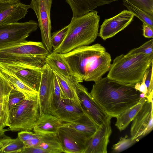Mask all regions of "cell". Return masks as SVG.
Here are the masks:
<instances>
[{
    "label": "cell",
    "mask_w": 153,
    "mask_h": 153,
    "mask_svg": "<svg viewBox=\"0 0 153 153\" xmlns=\"http://www.w3.org/2000/svg\"><path fill=\"white\" fill-rule=\"evenodd\" d=\"M38 27V23L33 20L0 25V48L25 41Z\"/></svg>",
    "instance_id": "obj_6"
},
{
    "label": "cell",
    "mask_w": 153,
    "mask_h": 153,
    "mask_svg": "<svg viewBox=\"0 0 153 153\" xmlns=\"http://www.w3.org/2000/svg\"><path fill=\"white\" fill-rule=\"evenodd\" d=\"M25 148L24 143L18 137L12 140L6 146L0 149V153H20Z\"/></svg>",
    "instance_id": "obj_26"
},
{
    "label": "cell",
    "mask_w": 153,
    "mask_h": 153,
    "mask_svg": "<svg viewBox=\"0 0 153 153\" xmlns=\"http://www.w3.org/2000/svg\"><path fill=\"white\" fill-rule=\"evenodd\" d=\"M147 74V70L146 71L144 75L142 80L140 83V85L139 89V91L141 93H143L146 94L147 92V89L145 84V81Z\"/></svg>",
    "instance_id": "obj_37"
},
{
    "label": "cell",
    "mask_w": 153,
    "mask_h": 153,
    "mask_svg": "<svg viewBox=\"0 0 153 153\" xmlns=\"http://www.w3.org/2000/svg\"><path fill=\"white\" fill-rule=\"evenodd\" d=\"M45 63L53 71L56 72L66 79L76 82L68 63L61 54L52 52L46 57Z\"/></svg>",
    "instance_id": "obj_18"
},
{
    "label": "cell",
    "mask_w": 153,
    "mask_h": 153,
    "mask_svg": "<svg viewBox=\"0 0 153 153\" xmlns=\"http://www.w3.org/2000/svg\"><path fill=\"white\" fill-rule=\"evenodd\" d=\"M137 142V140H132L131 137L128 138L127 135L121 137L119 141L113 145L112 148L113 152H120L129 148Z\"/></svg>",
    "instance_id": "obj_27"
},
{
    "label": "cell",
    "mask_w": 153,
    "mask_h": 153,
    "mask_svg": "<svg viewBox=\"0 0 153 153\" xmlns=\"http://www.w3.org/2000/svg\"><path fill=\"white\" fill-rule=\"evenodd\" d=\"M131 3L153 16V0H129Z\"/></svg>",
    "instance_id": "obj_32"
},
{
    "label": "cell",
    "mask_w": 153,
    "mask_h": 153,
    "mask_svg": "<svg viewBox=\"0 0 153 153\" xmlns=\"http://www.w3.org/2000/svg\"><path fill=\"white\" fill-rule=\"evenodd\" d=\"M141 83H137L135 84L134 88L135 89L137 90H139V89L140 85Z\"/></svg>",
    "instance_id": "obj_41"
},
{
    "label": "cell",
    "mask_w": 153,
    "mask_h": 153,
    "mask_svg": "<svg viewBox=\"0 0 153 153\" xmlns=\"http://www.w3.org/2000/svg\"><path fill=\"white\" fill-rule=\"evenodd\" d=\"M153 39L150 40L138 48L131 50L127 54L129 55L135 54H153Z\"/></svg>",
    "instance_id": "obj_31"
},
{
    "label": "cell",
    "mask_w": 153,
    "mask_h": 153,
    "mask_svg": "<svg viewBox=\"0 0 153 153\" xmlns=\"http://www.w3.org/2000/svg\"><path fill=\"white\" fill-rule=\"evenodd\" d=\"M74 85L82 106L96 124L100 126L111 120V117L99 105L85 87L76 82Z\"/></svg>",
    "instance_id": "obj_10"
},
{
    "label": "cell",
    "mask_w": 153,
    "mask_h": 153,
    "mask_svg": "<svg viewBox=\"0 0 153 153\" xmlns=\"http://www.w3.org/2000/svg\"><path fill=\"white\" fill-rule=\"evenodd\" d=\"M153 105L147 100L132 120L130 129L131 137L132 140L138 141L152 131Z\"/></svg>",
    "instance_id": "obj_11"
},
{
    "label": "cell",
    "mask_w": 153,
    "mask_h": 153,
    "mask_svg": "<svg viewBox=\"0 0 153 153\" xmlns=\"http://www.w3.org/2000/svg\"><path fill=\"white\" fill-rule=\"evenodd\" d=\"M123 4L128 10L133 13L142 22L153 28V16L138 7L129 0H123Z\"/></svg>",
    "instance_id": "obj_25"
},
{
    "label": "cell",
    "mask_w": 153,
    "mask_h": 153,
    "mask_svg": "<svg viewBox=\"0 0 153 153\" xmlns=\"http://www.w3.org/2000/svg\"><path fill=\"white\" fill-rule=\"evenodd\" d=\"M118 0H66L72 11L73 17L88 13L97 7L109 4Z\"/></svg>",
    "instance_id": "obj_17"
},
{
    "label": "cell",
    "mask_w": 153,
    "mask_h": 153,
    "mask_svg": "<svg viewBox=\"0 0 153 153\" xmlns=\"http://www.w3.org/2000/svg\"><path fill=\"white\" fill-rule=\"evenodd\" d=\"M68 25L56 32L51 35V43L53 50L58 48L62 43L67 33Z\"/></svg>",
    "instance_id": "obj_30"
},
{
    "label": "cell",
    "mask_w": 153,
    "mask_h": 153,
    "mask_svg": "<svg viewBox=\"0 0 153 153\" xmlns=\"http://www.w3.org/2000/svg\"><path fill=\"white\" fill-rule=\"evenodd\" d=\"M145 84L147 89L146 98L149 102L153 103V63L147 69V74L145 81Z\"/></svg>",
    "instance_id": "obj_28"
},
{
    "label": "cell",
    "mask_w": 153,
    "mask_h": 153,
    "mask_svg": "<svg viewBox=\"0 0 153 153\" xmlns=\"http://www.w3.org/2000/svg\"><path fill=\"white\" fill-rule=\"evenodd\" d=\"M112 132L111 120L100 126L89 138L84 153H107V147Z\"/></svg>",
    "instance_id": "obj_15"
},
{
    "label": "cell",
    "mask_w": 153,
    "mask_h": 153,
    "mask_svg": "<svg viewBox=\"0 0 153 153\" xmlns=\"http://www.w3.org/2000/svg\"><path fill=\"white\" fill-rule=\"evenodd\" d=\"M134 16L131 12L124 10L111 18L105 19L98 36L104 40L113 37L127 27Z\"/></svg>",
    "instance_id": "obj_13"
},
{
    "label": "cell",
    "mask_w": 153,
    "mask_h": 153,
    "mask_svg": "<svg viewBox=\"0 0 153 153\" xmlns=\"http://www.w3.org/2000/svg\"><path fill=\"white\" fill-rule=\"evenodd\" d=\"M53 0H31L30 8L34 11L40 29L42 42L49 52L53 50L51 43V10Z\"/></svg>",
    "instance_id": "obj_7"
},
{
    "label": "cell",
    "mask_w": 153,
    "mask_h": 153,
    "mask_svg": "<svg viewBox=\"0 0 153 153\" xmlns=\"http://www.w3.org/2000/svg\"><path fill=\"white\" fill-rule=\"evenodd\" d=\"M8 131H9V130L8 129H4L0 128V140L2 138L5 136L4 134L5 132Z\"/></svg>",
    "instance_id": "obj_40"
},
{
    "label": "cell",
    "mask_w": 153,
    "mask_h": 153,
    "mask_svg": "<svg viewBox=\"0 0 153 153\" xmlns=\"http://www.w3.org/2000/svg\"><path fill=\"white\" fill-rule=\"evenodd\" d=\"M61 54L69 66L75 81L79 83L97 81L108 71L111 65L110 54L99 43Z\"/></svg>",
    "instance_id": "obj_1"
},
{
    "label": "cell",
    "mask_w": 153,
    "mask_h": 153,
    "mask_svg": "<svg viewBox=\"0 0 153 153\" xmlns=\"http://www.w3.org/2000/svg\"><path fill=\"white\" fill-rule=\"evenodd\" d=\"M21 153H48L46 150L38 147H25Z\"/></svg>",
    "instance_id": "obj_35"
},
{
    "label": "cell",
    "mask_w": 153,
    "mask_h": 153,
    "mask_svg": "<svg viewBox=\"0 0 153 153\" xmlns=\"http://www.w3.org/2000/svg\"><path fill=\"white\" fill-rule=\"evenodd\" d=\"M40 134L41 140L37 147L46 150L48 153L63 152L57 133H50Z\"/></svg>",
    "instance_id": "obj_22"
},
{
    "label": "cell",
    "mask_w": 153,
    "mask_h": 153,
    "mask_svg": "<svg viewBox=\"0 0 153 153\" xmlns=\"http://www.w3.org/2000/svg\"><path fill=\"white\" fill-rule=\"evenodd\" d=\"M140 98L141 99L142 98H146V95L145 94L143 93H140Z\"/></svg>",
    "instance_id": "obj_42"
},
{
    "label": "cell",
    "mask_w": 153,
    "mask_h": 153,
    "mask_svg": "<svg viewBox=\"0 0 153 153\" xmlns=\"http://www.w3.org/2000/svg\"><path fill=\"white\" fill-rule=\"evenodd\" d=\"M63 125L73 128L89 138L95 134L100 126L96 124L88 116L78 122H63Z\"/></svg>",
    "instance_id": "obj_21"
},
{
    "label": "cell",
    "mask_w": 153,
    "mask_h": 153,
    "mask_svg": "<svg viewBox=\"0 0 153 153\" xmlns=\"http://www.w3.org/2000/svg\"><path fill=\"white\" fill-rule=\"evenodd\" d=\"M41 77L38 97L40 115L51 114L54 90V74L46 63L41 69Z\"/></svg>",
    "instance_id": "obj_9"
},
{
    "label": "cell",
    "mask_w": 153,
    "mask_h": 153,
    "mask_svg": "<svg viewBox=\"0 0 153 153\" xmlns=\"http://www.w3.org/2000/svg\"><path fill=\"white\" fill-rule=\"evenodd\" d=\"M63 123L57 117L51 114H43L39 116L33 130L38 134L57 133L59 128L63 126Z\"/></svg>",
    "instance_id": "obj_19"
},
{
    "label": "cell",
    "mask_w": 153,
    "mask_h": 153,
    "mask_svg": "<svg viewBox=\"0 0 153 153\" xmlns=\"http://www.w3.org/2000/svg\"><path fill=\"white\" fill-rule=\"evenodd\" d=\"M9 96H8L5 97H4L2 99H0V102H1L2 101H3L4 100H5V99H6Z\"/></svg>",
    "instance_id": "obj_43"
},
{
    "label": "cell",
    "mask_w": 153,
    "mask_h": 153,
    "mask_svg": "<svg viewBox=\"0 0 153 153\" xmlns=\"http://www.w3.org/2000/svg\"><path fill=\"white\" fill-rule=\"evenodd\" d=\"M13 139L9 137L5 136L0 140V149L6 146Z\"/></svg>",
    "instance_id": "obj_38"
},
{
    "label": "cell",
    "mask_w": 153,
    "mask_h": 153,
    "mask_svg": "<svg viewBox=\"0 0 153 153\" xmlns=\"http://www.w3.org/2000/svg\"><path fill=\"white\" fill-rule=\"evenodd\" d=\"M53 72L57 78L65 99L81 105L76 92L75 82L65 79L56 72Z\"/></svg>",
    "instance_id": "obj_23"
},
{
    "label": "cell",
    "mask_w": 153,
    "mask_h": 153,
    "mask_svg": "<svg viewBox=\"0 0 153 153\" xmlns=\"http://www.w3.org/2000/svg\"><path fill=\"white\" fill-rule=\"evenodd\" d=\"M51 114L66 123L78 122L89 116L81 105L67 99L63 100Z\"/></svg>",
    "instance_id": "obj_14"
},
{
    "label": "cell",
    "mask_w": 153,
    "mask_h": 153,
    "mask_svg": "<svg viewBox=\"0 0 153 153\" xmlns=\"http://www.w3.org/2000/svg\"><path fill=\"white\" fill-rule=\"evenodd\" d=\"M41 140V134H37V135L34 137L24 143V147L25 148L37 147L40 143Z\"/></svg>",
    "instance_id": "obj_34"
},
{
    "label": "cell",
    "mask_w": 153,
    "mask_h": 153,
    "mask_svg": "<svg viewBox=\"0 0 153 153\" xmlns=\"http://www.w3.org/2000/svg\"><path fill=\"white\" fill-rule=\"evenodd\" d=\"M25 98V97L24 94L17 88L13 86L9 97V110H10L16 104L22 101Z\"/></svg>",
    "instance_id": "obj_29"
},
{
    "label": "cell",
    "mask_w": 153,
    "mask_h": 153,
    "mask_svg": "<svg viewBox=\"0 0 153 153\" xmlns=\"http://www.w3.org/2000/svg\"><path fill=\"white\" fill-rule=\"evenodd\" d=\"M143 23V34L146 38H152L153 37V28L147 24Z\"/></svg>",
    "instance_id": "obj_36"
},
{
    "label": "cell",
    "mask_w": 153,
    "mask_h": 153,
    "mask_svg": "<svg viewBox=\"0 0 153 153\" xmlns=\"http://www.w3.org/2000/svg\"><path fill=\"white\" fill-rule=\"evenodd\" d=\"M153 61V54H121L114 59L107 77L126 84L141 83Z\"/></svg>",
    "instance_id": "obj_4"
},
{
    "label": "cell",
    "mask_w": 153,
    "mask_h": 153,
    "mask_svg": "<svg viewBox=\"0 0 153 153\" xmlns=\"http://www.w3.org/2000/svg\"><path fill=\"white\" fill-rule=\"evenodd\" d=\"M134 85L119 82L107 77L95 82L90 93L108 115L111 118H116L141 100V92L135 89Z\"/></svg>",
    "instance_id": "obj_2"
},
{
    "label": "cell",
    "mask_w": 153,
    "mask_h": 153,
    "mask_svg": "<svg viewBox=\"0 0 153 153\" xmlns=\"http://www.w3.org/2000/svg\"><path fill=\"white\" fill-rule=\"evenodd\" d=\"M0 71L12 85L17 88L24 94L25 98L38 94V92L28 86L14 75L4 71Z\"/></svg>",
    "instance_id": "obj_24"
},
{
    "label": "cell",
    "mask_w": 153,
    "mask_h": 153,
    "mask_svg": "<svg viewBox=\"0 0 153 153\" xmlns=\"http://www.w3.org/2000/svg\"><path fill=\"white\" fill-rule=\"evenodd\" d=\"M147 100L146 98L142 99L137 104L124 111L116 117L115 125L120 131L125 129L132 121Z\"/></svg>",
    "instance_id": "obj_20"
},
{
    "label": "cell",
    "mask_w": 153,
    "mask_h": 153,
    "mask_svg": "<svg viewBox=\"0 0 153 153\" xmlns=\"http://www.w3.org/2000/svg\"><path fill=\"white\" fill-rule=\"evenodd\" d=\"M100 19L96 10L80 16H73L64 39L52 52L64 54L91 44L98 36Z\"/></svg>",
    "instance_id": "obj_3"
},
{
    "label": "cell",
    "mask_w": 153,
    "mask_h": 153,
    "mask_svg": "<svg viewBox=\"0 0 153 153\" xmlns=\"http://www.w3.org/2000/svg\"><path fill=\"white\" fill-rule=\"evenodd\" d=\"M57 134L63 152L84 153L89 138L73 128L63 126L59 128Z\"/></svg>",
    "instance_id": "obj_12"
},
{
    "label": "cell",
    "mask_w": 153,
    "mask_h": 153,
    "mask_svg": "<svg viewBox=\"0 0 153 153\" xmlns=\"http://www.w3.org/2000/svg\"><path fill=\"white\" fill-rule=\"evenodd\" d=\"M38 94L25 98L9 111V131H30L39 117Z\"/></svg>",
    "instance_id": "obj_5"
},
{
    "label": "cell",
    "mask_w": 153,
    "mask_h": 153,
    "mask_svg": "<svg viewBox=\"0 0 153 153\" xmlns=\"http://www.w3.org/2000/svg\"><path fill=\"white\" fill-rule=\"evenodd\" d=\"M37 134L30 131H21L18 132V137L23 142L29 140L35 137Z\"/></svg>",
    "instance_id": "obj_33"
},
{
    "label": "cell",
    "mask_w": 153,
    "mask_h": 153,
    "mask_svg": "<svg viewBox=\"0 0 153 153\" xmlns=\"http://www.w3.org/2000/svg\"><path fill=\"white\" fill-rule=\"evenodd\" d=\"M30 8L20 2L16 3H0V25L17 22L24 18Z\"/></svg>",
    "instance_id": "obj_16"
},
{
    "label": "cell",
    "mask_w": 153,
    "mask_h": 153,
    "mask_svg": "<svg viewBox=\"0 0 153 153\" xmlns=\"http://www.w3.org/2000/svg\"><path fill=\"white\" fill-rule=\"evenodd\" d=\"M20 0H0V3H16L20 2Z\"/></svg>",
    "instance_id": "obj_39"
},
{
    "label": "cell",
    "mask_w": 153,
    "mask_h": 153,
    "mask_svg": "<svg viewBox=\"0 0 153 153\" xmlns=\"http://www.w3.org/2000/svg\"><path fill=\"white\" fill-rule=\"evenodd\" d=\"M49 54L42 42L25 40L0 48V61L25 56H47Z\"/></svg>",
    "instance_id": "obj_8"
}]
</instances>
